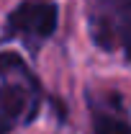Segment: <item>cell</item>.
Here are the masks:
<instances>
[{
    "label": "cell",
    "instance_id": "obj_1",
    "mask_svg": "<svg viewBox=\"0 0 131 134\" xmlns=\"http://www.w3.org/2000/svg\"><path fill=\"white\" fill-rule=\"evenodd\" d=\"M59 21V10L54 3H41V0H28L21 3L8 18V26L13 34H28L33 39H46L54 34Z\"/></svg>",
    "mask_w": 131,
    "mask_h": 134
},
{
    "label": "cell",
    "instance_id": "obj_2",
    "mask_svg": "<svg viewBox=\"0 0 131 134\" xmlns=\"http://www.w3.org/2000/svg\"><path fill=\"white\" fill-rule=\"evenodd\" d=\"M26 108H33L28 90L23 85H3L0 88V121L10 129L18 119H23Z\"/></svg>",
    "mask_w": 131,
    "mask_h": 134
},
{
    "label": "cell",
    "instance_id": "obj_3",
    "mask_svg": "<svg viewBox=\"0 0 131 134\" xmlns=\"http://www.w3.org/2000/svg\"><path fill=\"white\" fill-rule=\"evenodd\" d=\"M90 134H131V124H126L123 119L100 114V116H95V121H93V132Z\"/></svg>",
    "mask_w": 131,
    "mask_h": 134
},
{
    "label": "cell",
    "instance_id": "obj_4",
    "mask_svg": "<svg viewBox=\"0 0 131 134\" xmlns=\"http://www.w3.org/2000/svg\"><path fill=\"white\" fill-rule=\"evenodd\" d=\"M123 41H126V54L131 57V26L126 29V39H123Z\"/></svg>",
    "mask_w": 131,
    "mask_h": 134
},
{
    "label": "cell",
    "instance_id": "obj_5",
    "mask_svg": "<svg viewBox=\"0 0 131 134\" xmlns=\"http://www.w3.org/2000/svg\"><path fill=\"white\" fill-rule=\"evenodd\" d=\"M8 132H10V129H8V126H5V124L0 121V134H8Z\"/></svg>",
    "mask_w": 131,
    "mask_h": 134
}]
</instances>
